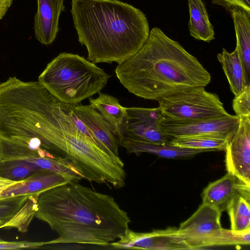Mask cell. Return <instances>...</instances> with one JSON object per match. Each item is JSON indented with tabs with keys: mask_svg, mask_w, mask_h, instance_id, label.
<instances>
[{
	"mask_svg": "<svg viewBox=\"0 0 250 250\" xmlns=\"http://www.w3.org/2000/svg\"><path fill=\"white\" fill-rule=\"evenodd\" d=\"M35 216L58 235L46 245L108 246L125 234L131 222L112 196L75 182L40 193Z\"/></svg>",
	"mask_w": 250,
	"mask_h": 250,
	"instance_id": "obj_1",
	"label": "cell"
},
{
	"mask_svg": "<svg viewBox=\"0 0 250 250\" xmlns=\"http://www.w3.org/2000/svg\"><path fill=\"white\" fill-rule=\"evenodd\" d=\"M115 74L129 92L157 101L174 93L207 86L211 75L177 42L154 27L142 48L118 64Z\"/></svg>",
	"mask_w": 250,
	"mask_h": 250,
	"instance_id": "obj_2",
	"label": "cell"
},
{
	"mask_svg": "<svg viewBox=\"0 0 250 250\" xmlns=\"http://www.w3.org/2000/svg\"><path fill=\"white\" fill-rule=\"evenodd\" d=\"M71 13L78 41L94 63L119 64L146 41L149 28L139 8L118 0H72Z\"/></svg>",
	"mask_w": 250,
	"mask_h": 250,
	"instance_id": "obj_3",
	"label": "cell"
},
{
	"mask_svg": "<svg viewBox=\"0 0 250 250\" xmlns=\"http://www.w3.org/2000/svg\"><path fill=\"white\" fill-rule=\"evenodd\" d=\"M36 137L42 148L70 164L83 177L100 184L117 163L106 149L79 130L68 113V104L49 93Z\"/></svg>",
	"mask_w": 250,
	"mask_h": 250,
	"instance_id": "obj_4",
	"label": "cell"
},
{
	"mask_svg": "<svg viewBox=\"0 0 250 250\" xmlns=\"http://www.w3.org/2000/svg\"><path fill=\"white\" fill-rule=\"evenodd\" d=\"M110 77L84 57L62 52L47 64L38 81L60 102L76 104L100 92Z\"/></svg>",
	"mask_w": 250,
	"mask_h": 250,
	"instance_id": "obj_5",
	"label": "cell"
},
{
	"mask_svg": "<svg viewBox=\"0 0 250 250\" xmlns=\"http://www.w3.org/2000/svg\"><path fill=\"white\" fill-rule=\"evenodd\" d=\"M157 101L163 116L173 119L204 120L229 114L219 96L202 86L174 93Z\"/></svg>",
	"mask_w": 250,
	"mask_h": 250,
	"instance_id": "obj_6",
	"label": "cell"
},
{
	"mask_svg": "<svg viewBox=\"0 0 250 250\" xmlns=\"http://www.w3.org/2000/svg\"><path fill=\"white\" fill-rule=\"evenodd\" d=\"M240 118L228 114L204 120H176L163 116L160 122L162 132L170 139L191 136H211L229 141L236 131Z\"/></svg>",
	"mask_w": 250,
	"mask_h": 250,
	"instance_id": "obj_7",
	"label": "cell"
},
{
	"mask_svg": "<svg viewBox=\"0 0 250 250\" xmlns=\"http://www.w3.org/2000/svg\"><path fill=\"white\" fill-rule=\"evenodd\" d=\"M126 112L122 127V139L157 144H168L170 139L162 132L160 127L163 114L159 107H126Z\"/></svg>",
	"mask_w": 250,
	"mask_h": 250,
	"instance_id": "obj_8",
	"label": "cell"
},
{
	"mask_svg": "<svg viewBox=\"0 0 250 250\" xmlns=\"http://www.w3.org/2000/svg\"><path fill=\"white\" fill-rule=\"evenodd\" d=\"M221 212L216 207L202 203L190 217L181 223L178 233L190 250L207 247L208 241L222 228Z\"/></svg>",
	"mask_w": 250,
	"mask_h": 250,
	"instance_id": "obj_9",
	"label": "cell"
},
{
	"mask_svg": "<svg viewBox=\"0 0 250 250\" xmlns=\"http://www.w3.org/2000/svg\"><path fill=\"white\" fill-rule=\"evenodd\" d=\"M114 249L151 250H190L179 235L178 229L167 228L149 232H137L129 229L110 245Z\"/></svg>",
	"mask_w": 250,
	"mask_h": 250,
	"instance_id": "obj_10",
	"label": "cell"
},
{
	"mask_svg": "<svg viewBox=\"0 0 250 250\" xmlns=\"http://www.w3.org/2000/svg\"><path fill=\"white\" fill-rule=\"evenodd\" d=\"M225 151L228 173L250 186V117L240 118L238 127Z\"/></svg>",
	"mask_w": 250,
	"mask_h": 250,
	"instance_id": "obj_11",
	"label": "cell"
},
{
	"mask_svg": "<svg viewBox=\"0 0 250 250\" xmlns=\"http://www.w3.org/2000/svg\"><path fill=\"white\" fill-rule=\"evenodd\" d=\"M36 206L32 195L0 198V229L14 228L26 232L35 216Z\"/></svg>",
	"mask_w": 250,
	"mask_h": 250,
	"instance_id": "obj_12",
	"label": "cell"
},
{
	"mask_svg": "<svg viewBox=\"0 0 250 250\" xmlns=\"http://www.w3.org/2000/svg\"><path fill=\"white\" fill-rule=\"evenodd\" d=\"M64 0H37V11L34 16L36 39L42 44L49 45L58 34L61 14L65 10Z\"/></svg>",
	"mask_w": 250,
	"mask_h": 250,
	"instance_id": "obj_13",
	"label": "cell"
},
{
	"mask_svg": "<svg viewBox=\"0 0 250 250\" xmlns=\"http://www.w3.org/2000/svg\"><path fill=\"white\" fill-rule=\"evenodd\" d=\"M72 182L74 181L65 175L50 170L42 169L4 190L0 194V198L40 194L54 187Z\"/></svg>",
	"mask_w": 250,
	"mask_h": 250,
	"instance_id": "obj_14",
	"label": "cell"
},
{
	"mask_svg": "<svg viewBox=\"0 0 250 250\" xmlns=\"http://www.w3.org/2000/svg\"><path fill=\"white\" fill-rule=\"evenodd\" d=\"M250 186L227 173L223 177L210 183L203 190V203L216 207L221 211L226 210L230 199L239 193H250Z\"/></svg>",
	"mask_w": 250,
	"mask_h": 250,
	"instance_id": "obj_15",
	"label": "cell"
},
{
	"mask_svg": "<svg viewBox=\"0 0 250 250\" xmlns=\"http://www.w3.org/2000/svg\"><path fill=\"white\" fill-rule=\"evenodd\" d=\"M74 108L94 136L113 154L120 157L117 139L99 112L90 104H76Z\"/></svg>",
	"mask_w": 250,
	"mask_h": 250,
	"instance_id": "obj_16",
	"label": "cell"
},
{
	"mask_svg": "<svg viewBox=\"0 0 250 250\" xmlns=\"http://www.w3.org/2000/svg\"><path fill=\"white\" fill-rule=\"evenodd\" d=\"M119 145L124 147L129 153L139 155L142 153H148L167 159H187L200 153L209 151L206 149L187 148L168 144H153L127 138H123Z\"/></svg>",
	"mask_w": 250,
	"mask_h": 250,
	"instance_id": "obj_17",
	"label": "cell"
},
{
	"mask_svg": "<svg viewBox=\"0 0 250 250\" xmlns=\"http://www.w3.org/2000/svg\"><path fill=\"white\" fill-rule=\"evenodd\" d=\"M89 102L108 124L119 144L123 137L122 127L127 114L126 107L121 105L118 99L101 92L97 98H89Z\"/></svg>",
	"mask_w": 250,
	"mask_h": 250,
	"instance_id": "obj_18",
	"label": "cell"
},
{
	"mask_svg": "<svg viewBox=\"0 0 250 250\" xmlns=\"http://www.w3.org/2000/svg\"><path fill=\"white\" fill-rule=\"evenodd\" d=\"M233 21L236 46L244 67L247 85H250V12L240 7L229 9Z\"/></svg>",
	"mask_w": 250,
	"mask_h": 250,
	"instance_id": "obj_19",
	"label": "cell"
},
{
	"mask_svg": "<svg viewBox=\"0 0 250 250\" xmlns=\"http://www.w3.org/2000/svg\"><path fill=\"white\" fill-rule=\"evenodd\" d=\"M217 58L221 63L231 92L235 96L238 95L247 85L244 67L237 48L231 53L223 48Z\"/></svg>",
	"mask_w": 250,
	"mask_h": 250,
	"instance_id": "obj_20",
	"label": "cell"
},
{
	"mask_svg": "<svg viewBox=\"0 0 250 250\" xmlns=\"http://www.w3.org/2000/svg\"><path fill=\"white\" fill-rule=\"evenodd\" d=\"M189 12L188 27L190 35L198 40L209 42L214 39L213 26L210 23L202 0H188Z\"/></svg>",
	"mask_w": 250,
	"mask_h": 250,
	"instance_id": "obj_21",
	"label": "cell"
},
{
	"mask_svg": "<svg viewBox=\"0 0 250 250\" xmlns=\"http://www.w3.org/2000/svg\"><path fill=\"white\" fill-rule=\"evenodd\" d=\"M250 193H239L228 203L226 210L231 230L243 232L250 229Z\"/></svg>",
	"mask_w": 250,
	"mask_h": 250,
	"instance_id": "obj_22",
	"label": "cell"
},
{
	"mask_svg": "<svg viewBox=\"0 0 250 250\" xmlns=\"http://www.w3.org/2000/svg\"><path fill=\"white\" fill-rule=\"evenodd\" d=\"M229 141L211 136H191L173 138L168 144L187 148L206 149L209 151L225 150Z\"/></svg>",
	"mask_w": 250,
	"mask_h": 250,
	"instance_id": "obj_23",
	"label": "cell"
},
{
	"mask_svg": "<svg viewBox=\"0 0 250 250\" xmlns=\"http://www.w3.org/2000/svg\"><path fill=\"white\" fill-rule=\"evenodd\" d=\"M39 170L36 166L23 160L0 161V176L14 181H22Z\"/></svg>",
	"mask_w": 250,
	"mask_h": 250,
	"instance_id": "obj_24",
	"label": "cell"
},
{
	"mask_svg": "<svg viewBox=\"0 0 250 250\" xmlns=\"http://www.w3.org/2000/svg\"><path fill=\"white\" fill-rule=\"evenodd\" d=\"M232 108L239 118L250 117V85L235 96L232 101Z\"/></svg>",
	"mask_w": 250,
	"mask_h": 250,
	"instance_id": "obj_25",
	"label": "cell"
},
{
	"mask_svg": "<svg viewBox=\"0 0 250 250\" xmlns=\"http://www.w3.org/2000/svg\"><path fill=\"white\" fill-rule=\"evenodd\" d=\"M46 242L6 241L0 239V250H23L42 248Z\"/></svg>",
	"mask_w": 250,
	"mask_h": 250,
	"instance_id": "obj_26",
	"label": "cell"
},
{
	"mask_svg": "<svg viewBox=\"0 0 250 250\" xmlns=\"http://www.w3.org/2000/svg\"><path fill=\"white\" fill-rule=\"evenodd\" d=\"M212 2L229 9L240 7L250 12V0H211Z\"/></svg>",
	"mask_w": 250,
	"mask_h": 250,
	"instance_id": "obj_27",
	"label": "cell"
},
{
	"mask_svg": "<svg viewBox=\"0 0 250 250\" xmlns=\"http://www.w3.org/2000/svg\"><path fill=\"white\" fill-rule=\"evenodd\" d=\"M14 0H0V21L3 19L12 5Z\"/></svg>",
	"mask_w": 250,
	"mask_h": 250,
	"instance_id": "obj_28",
	"label": "cell"
},
{
	"mask_svg": "<svg viewBox=\"0 0 250 250\" xmlns=\"http://www.w3.org/2000/svg\"><path fill=\"white\" fill-rule=\"evenodd\" d=\"M19 181H14L0 176V195L6 189Z\"/></svg>",
	"mask_w": 250,
	"mask_h": 250,
	"instance_id": "obj_29",
	"label": "cell"
}]
</instances>
